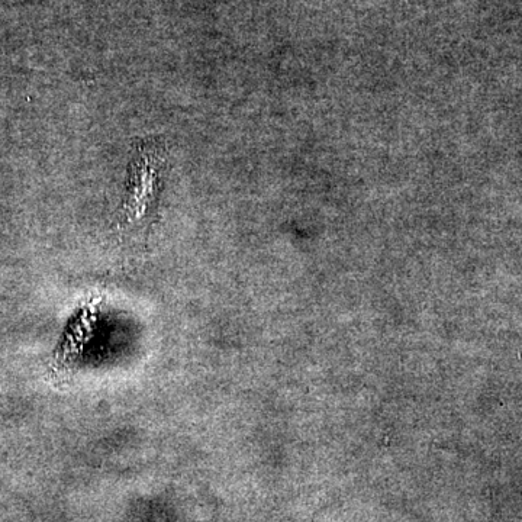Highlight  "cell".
<instances>
[{
	"label": "cell",
	"mask_w": 522,
	"mask_h": 522,
	"mask_svg": "<svg viewBox=\"0 0 522 522\" xmlns=\"http://www.w3.org/2000/svg\"><path fill=\"white\" fill-rule=\"evenodd\" d=\"M167 164L169 161L163 141L143 140L135 145L119 217L124 227L140 228L156 214L166 180Z\"/></svg>",
	"instance_id": "1"
}]
</instances>
